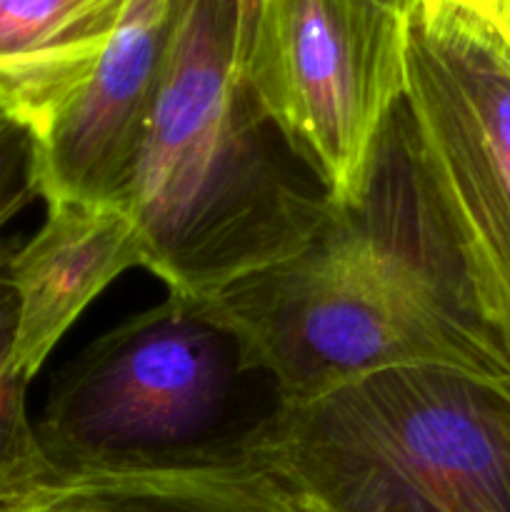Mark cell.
<instances>
[{
  "instance_id": "6da1fadb",
  "label": "cell",
  "mask_w": 510,
  "mask_h": 512,
  "mask_svg": "<svg viewBox=\"0 0 510 512\" xmlns=\"http://www.w3.org/2000/svg\"><path fill=\"white\" fill-rule=\"evenodd\" d=\"M213 303L278 403L400 365H443L510 388V353L425 168L405 95L358 198L330 203L298 253L235 280Z\"/></svg>"
},
{
  "instance_id": "7a4b0ae2",
  "label": "cell",
  "mask_w": 510,
  "mask_h": 512,
  "mask_svg": "<svg viewBox=\"0 0 510 512\" xmlns=\"http://www.w3.org/2000/svg\"><path fill=\"white\" fill-rule=\"evenodd\" d=\"M255 0H173L153 108L123 205L143 268L213 298L298 253L330 208L255 103L243 38Z\"/></svg>"
},
{
  "instance_id": "3957f363",
  "label": "cell",
  "mask_w": 510,
  "mask_h": 512,
  "mask_svg": "<svg viewBox=\"0 0 510 512\" xmlns=\"http://www.w3.org/2000/svg\"><path fill=\"white\" fill-rule=\"evenodd\" d=\"M305 512H510V388L443 365L278 403L243 443Z\"/></svg>"
},
{
  "instance_id": "277c9868",
  "label": "cell",
  "mask_w": 510,
  "mask_h": 512,
  "mask_svg": "<svg viewBox=\"0 0 510 512\" xmlns=\"http://www.w3.org/2000/svg\"><path fill=\"white\" fill-rule=\"evenodd\" d=\"M243 345L213 298L168 293L100 335L63 370L35 423L63 475L145 473L240 460Z\"/></svg>"
},
{
  "instance_id": "5b68a950",
  "label": "cell",
  "mask_w": 510,
  "mask_h": 512,
  "mask_svg": "<svg viewBox=\"0 0 510 512\" xmlns=\"http://www.w3.org/2000/svg\"><path fill=\"white\" fill-rule=\"evenodd\" d=\"M405 15L378 0H255L243 75L268 123L330 203L363 190L405 95Z\"/></svg>"
},
{
  "instance_id": "8992f818",
  "label": "cell",
  "mask_w": 510,
  "mask_h": 512,
  "mask_svg": "<svg viewBox=\"0 0 510 512\" xmlns=\"http://www.w3.org/2000/svg\"><path fill=\"white\" fill-rule=\"evenodd\" d=\"M405 105L485 313L510 353L508 58L478 30L410 15Z\"/></svg>"
},
{
  "instance_id": "52a82bcc",
  "label": "cell",
  "mask_w": 510,
  "mask_h": 512,
  "mask_svg": "<svg viewBox=\"0 0 510 512\" xmlns=\"http://www.w3.org/2000/svg\"><path fill=\"white\" fill-rule=\"evenodd\" d=\"M173 0H130L108 48L78 93L35 138L45 203H118L158 88Z\"/></svg>"
},
{
  "instance_id": "ba28073f",
  "label": "cell",
  "mask_w": 510,
  "mask_h": 512,
  "mask_svg": "<svg viewBox=\"0 0 510 512\" xmlns=\"http://www.w3.org/2000/svg\"><path fill=\"white\" fill-rule=\"evenodd\" d=\"M5 265L18 298L15 365L30 383L85 308L130 268H143V243L123 205L58 200Z\"/></svg>"
},
{
  "instance_id": "9c48e42d",
  "label": "cell",
  "mask_w": 510,
  "mask_h": 512,
  "mask_svg": "<svg viewBox=\"0 0 510 512\" xmlns=\"http://www.w3.org/2000/svg\"><path fill=\"white\" fill-rule=\"evenodd\" d=\"M130 0H0V105L38 138L90 78Z\"/></svg>"
},
{
  "instance_id": "30bf717a",
  "label": "cell",
  "mask_w": 510,
  "mask_h": 512,
  "mask_svg": "<svg viewBox=\"0 0 510 512\" xmlns=\"http://www.w3.org/2000/svg\"><path fill=\"white\" fill-rule=\"evenodd\" d=\"M18 512H305L250 460L145 473L63 475Z\"/></svg>"
},
{
  "instance_id": "8fae6325",
  "label": "cell",
  "mask_w": 510,
  "mask_h": 512,
  "mask_svg": "<svg viewBox=\"0 0 510 512\" xmlns=\"http://www.w3.org/2000/svg\"><path fill=\"white\" fill-rule=\"evenodd\" d=\"M18 298L8 265H0V510H20L58 475L40 450L25 410L28 380L15 365Z\"/></svg>"
},
{
  "instance_id": "7c38bea8",
  "label": "cell",
  "mask_w": 510,
  "mask_h": 512,
  "mask_svg": "<svg viewBox=\"0 0 510 512\" xmlns=\"http://www.w3.org/2000/svg\"><path fill=\"white\" fill-rule=\"evenodd\" d=\"M38 195L35 138L20 120L0 118V228Z\"/></svg>"
},
{
  "instance_id": "4fadbf2b",
  "label": "cell",
  "mask_w": 510,
  "mask_h": 512,
  "mask_svg": "<svg viewBox=\"0 0 510 512\" xmlns=\"http://www.w3.org/2000/svg\"><path fill=\"white\" fill-rule=\"evenodd\" d=\"M423 23H458L478 30L510 63V0H418Z\"/></svg>"
},
{
  "instance_id": "5bb4252c",
  "label": "cell",
  "mask_w": 510,
  "mask_h": 512,
  "mask_svg": "<svg viewBox=\"0 0 510 512\" xmlns=\"http://www.w3.org/2000/svg\"><path fill=\"white\" fill-rule=\"evenodd\" d=\"M378 3L395 10V13L405 15V18H410V15L415 13V8H418V0H378Z\"/></svg>"
},
{
  "instance_id": "9a60e30c",
  "label": "cell",
  "mask_w": 510,
  "mask_h": 512,
  "mask_svg": "<svg viewBox=\"0 0 510 512\" xmlns=\"http://www.w3.org/2000/svg\"><path fill=\"white\" fill-rule=\"evenodd\" d=\"M5 115H8V113H5V110H3V105H0V118H5Z\"/></svg>"
},
{
  "instance_id": "2e32d148",
  "label": "cell",
  "mask_w": 510,
  "mask_h": 512,
  "mask_svg": "<svg viewBox=\"0 0 510 512\" xmlns=\"http://www.w3.org/2000/svg\"><path fill=\"white\" fill-rule=\"evenodd\" d=\"M0 512H18V510H0Z\"/></svg>"
}]
</instances>
